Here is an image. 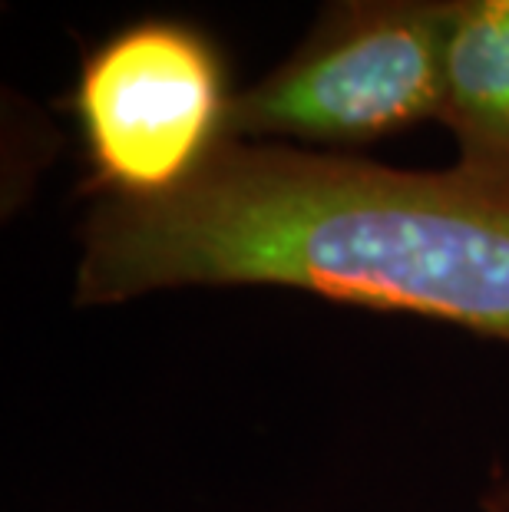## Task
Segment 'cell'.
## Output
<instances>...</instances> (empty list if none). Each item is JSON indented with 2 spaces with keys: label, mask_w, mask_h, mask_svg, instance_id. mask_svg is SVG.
<instances>
[{
  "label": "cell",
  "mask_w": 509,
  "mask_h": 512,
  "mask_svg": "<svg viewBox=\"0 0 509 512\" xmlns=\"http://www.w3.org/2000/svg\"><path fill=\"white\" fill-rule=\"evenodd\" d=\"M480 506H483V512H509V463L490 479Z\"/></svg>",
  "instance_id": "obj_5"
},
{
  "label": "cell",
  "mask_w": 509,
  "mask_h": 512,
  "mask_svg": "<svg viewBox=\"0 0 509 512\" xmlns=\"http://www.w3.org/2000/svg\"><path fill=\"white\" fill-rule=\"evenodd\" d=\"M238 86L202 27L149 17L86 53L70 106L86 152V195L159 199L229 139Z\"/></svg>",
  "instance_id": "obj_3"
},
{
  "label": "cell",
  "mask_w": 509,
  "mask_h": 512,
  "mask_svg": "<svg viewBox=\"0 0 509 512\" xmlns=\"http://www.w3.org/2000/svg\"><path fill=\"white\" fill-rule=\"evenodd\" d=\"M453 0H321L308 34L238 86L229 139L351 152L440 123Z\"/></svg>",
  "instance_id": "obj_2"
},
{
  "label": "cell",
  "mask_w": 509,
  "mask_h": 512,
  "mask_svg": "<svg viewBox=\"0 0 509 512\" xmlns=\"http://www.w3.org/2000/svg\"><path fill=\"white\" fill-rule=\"evenodd\" d=\"M209 288L301 291L509 347V192L457 166L225 139L169 195H93L77 308Z\"/></svg>",
  "instance_id": "obj_1"
},
{
  "label": "cell",
  "mask_w": 509,
  "mask_h": 512,
  "mask_svg": "<svg viewBox=\"0 0 509 512\" xmlns=\"http://www.w3.org/2000/svg\"><path fill=\"white\" fill-rule=\"evenodd\" d=\"M440 126L453 166L509 192V0H453Z\"/></svg>",
  "instance_id": "obj_4"
}]
</instances>
